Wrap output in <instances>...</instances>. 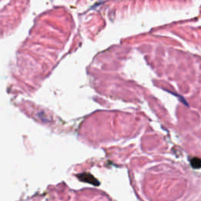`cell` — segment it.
<instances>
[{
	"label": "cell",
	"mask_w": 201,
	"mask_h": 201,
	"mask_svg": "<svg viewBox=\"0 0 201 201\" xmlns=\"http://www.w3.org/2000/svg\"><path fill=\"white\" fill-rule=\"evenodd\" d=\"M78 177H79V179H80L81 181H86V182H88V183H91V184L94 185H99V181L94 178V176L91 175V174H79Z\"/></svg>",
	"instance_id": "6da1fadb"
},
{
	"label": "cell",
	"mask_w": 201,
	"mask_h": 201,
	"mask_svg": "<svg viewBox=\"0 0 201 201\" xmlns=\"http://www.w3.org/2000/svg\"><path fill=\"white\" fill-rule=\"evenodd\" d=\"M191 165L193 168H201V159L198 158H193L191 159Z\"/></svg>",
	"instance_id": "7a4b0ae2"
}]
</instances>
